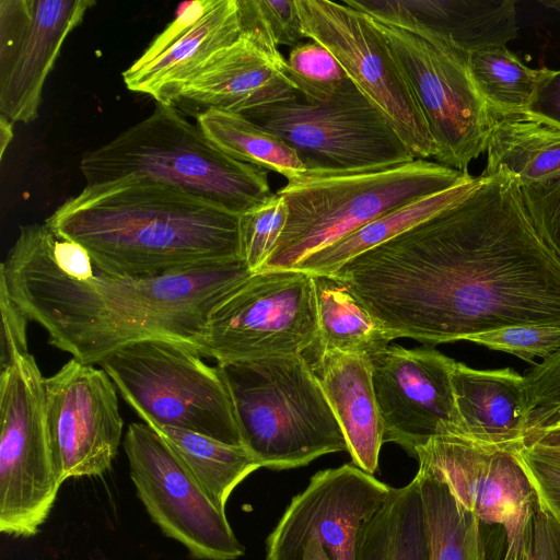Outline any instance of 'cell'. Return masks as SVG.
Here are the masks:
<instances>
[{"mask_svg":"<svg viewBox=\"0 0 560 560\" xmlns=\"http://www.w3.org/2000/svg\"><path fill=\"white\" fill-rule=\"evenodd\" d=\"M329 273L390 340L438 345L511 326L560 327V259L506 170Z\"/></svg>","mask_w":560,"mask_h":560,"instance_id":"cell-1","label":"cell"},{"mask_svg":"<svg viewBox=\"0 0 560 560\" xmlns=\"http://www.w3.org/2000/svg\"><path fill=\"white\" fill-rule=\"evenodd\" d=\"M255 275L241 258L151 278L100 269L86 250L46 223L20 226L0 268V292L54 347L89 364L143 339H167L201 355L217 305Z\"/></svg>","mask_w":560,"mask_h":560,"instance_id":"cell-2","label":"cell"},{"mask_svg":"<svg viewBox=\"0 0 560 560\" xmlns=\"http://www.w3.org/2000/svg\"><path fill=\"white\" fill-rule=\"evenodd\" d=\"M45 223L119 277L151 278L241 258L238 214L144 177L86 185Z\"/></svg>","mask_w":560,"mask_h":560,"instance_id":"cell-3","label":"cell"},{"mask_svg":"<svg viewBox=\"0 0 560 560\" xmlns=\"http://www.w3.org/2000/svg\"><path fill=\"white\" fill-rule=\"evenodd\" d=\"M79 168L89 186L144 177L238 215L271 195L266 170L228 156L177 107L159 103L147 118L86 151Z\"/></svg>","mask_w":560,"mask_h":560,"instance_id":"cell-4","label":"cell"},{"mask_svg":"<svg viewBox=\"0 0 560 560\" xmlns=\"http://www.w3.org/2000/svg\"><path fill=\"white\" fill-rule=\"evenodd\" d=\"M217 366L232 398L242 444L260 467L291 469L347 451L341 428L303 355Z\"/></svg>","mask_w":560,"mask_h":560,"instance_id":"cell-5","label":"cell"},{"mask_svg":"<svg viewBox=\"0 0 560 560\" xmlns=\"http://www.w3.org/2000/svg\"><path fill=\"white\" fill-rule=\"evenodd\" d=\"M470 177L469 173L416 159L377 172L306 175L288 182L277 191L287 202L288 220L259 272L292 269L371 221Z\"/></svg>","mask_w":560,"mask_h":560,"instance_id":"cell-6","label":"cell"},{"mask_svg":"<svg viewBox=\"0 0 560 560\" xmlns=\"http://www.w3.org/2000/svg\"><path fill=\"white\" fill-rule=\"evenodd\" d=\"M201 358L180 342L143 339L115 350L98 365L151 428L183 429L243 445L225 381L218 366Z\"/></svg>","mask_w":560,"mask_h":560,"instance_id":"cell-7","label":"cell"},{"mask_svg":"<svg viewBox=\"0 0 560 560\" xmlns=\"http://www.w3.org/2000/svg\"><path fill=\"white\" fill-rule=\"evenodd\" d=\"M245 117L292 147L307 175L371 173L416 160L385 115L350 79L326 101L298 92Z\"/></svg>","mask_w":560,"mask_h":560,"instance_id":"cell-8","label":"cell"},{"mask_svg":"<svg viewBox=\"0 0 560 560\" xmlns=\"http://www.w3.org/2000/svg\"><path fill=\"white\" fill-rule=\"evenodd\" d=\"M44 377L34 357L15 355L0 374V530L31 537L60 486L45 418Z\"/></svg>","mask_w":560,"mask_h":560,"instance_id":"cell-9","label":"cell"},{"mask_svg":"<svg viewBox=\"0 0 560 560\" xmlns=\"http://www.w3.org/2000/svg\"><path fill=\"white\" fill-rule=\"evenodd\" d=\"M370 16V15H369ZM404 72L436 147V163L468 173L487 150L488 107L471 79L469 55L442 38L372 18Z\"/></svg>","mask_w":560,"mask_h":560,"instance_id":"cell-10","label":"cell"},{"mask_svg":"<svg viewBox=\"0 0 560 560\" xmlns=\"http://www.w3.org/2000/svg\"><path fill=\"white\" fill-rule=\"evenodd\" d=\"M317 338L313 276L298 269L264 271L211 312L201 357L222 364L302 355Z\"/></svg>","mask_w":560,"mask_h":560,"instance_id":"cell-11","label":"cell"},{"mask_svg":"<svg viewBox=\"0 0 560 560\" xmlns=\"http://www.w3.org/2000/svg\"><path fill=\"white\" fill-rule=\"evenodd\" d=\"M296 7L304 37L334 55L415 159H434L436 147L412 90L372 18L342 1L296 0Z\"/></svg>","mask_w":560,"mask_h":560,"instance_id":"cell-12","label":"cell"},{"mask_svg":"<svg viewBox=\"0 0 560 560\" xmlns=\"http://www.w3.org/2000/svg\"><path fill=\"white\" fill-rule=\"evenodd\" d=\"M122 446L136 492L162 533L196 560H236L245 553L220 510L171 448L147 423H131Z\"/></svg>","mask_w":560,"mask_h":560,"instance_id":"cell-13","label":"cell"},{"mask_svg":"<svg viewBox=\"0 0 560 560\" xmlns=\"http://www.w3.org/2000/svg\"><path fill=\"white\" fill-rule=\"evenodd\" d=\"M43 385L47 434L61 481L104 475L117 455L124 427L109 375L72 358L44 377Z\"/></svg>","mask_w":560,"mask_h":560,"instance_id":"cell-14","label":"cell"},{"mask_svg":"<svg viewBox=\"0 0 560 560\" xmlns=\"http://www.w3.org/2000/svg\"><path fill=\"white\" fill-rule=\"evenodd\" d=\"M390 486L352 464L319 470L294 495L266 540V560H304L318 544L329 560H353L361 526Z\"/></svg>","mask_w":560,"mask_h":560,"instance_id":"cell-15","label":"cell"},{"mask_svg":"<svg viewBox=\"0 0 560 560\" xmlns=\"http://www.w3.org/2000/svg\"><path fill=\"white\" fill-rule=\"evenodd\" d=\"M412 456L419 466L444 481L456 500L481 523L500 525L506 546L532 527L535 498L516 452L444 434L417 446Z\"/></svg>","mask_w":560,"mask_h":560,"instance_id":"cell-16","label":"cell"},{"mask_svg":"<svg viewBox=\"0 0 560 560\" xmlns=\"http://www.w3.org/2000/svg\"><path fill=\"white\" fill-rule=\"evenodd\" d=\"M455 360L433 348L387 347L371 358L384 442L413 455L431 438L459 435L452 385Z\"/></svg>","mask_w":560,"mask_h":560,"instance_id":"cell-17","label":"cell"},{"mask_svg":"<svg viewBox=\"0 0 560 560\" xmlns=\"http://www.w3.org/2000/svg\"><path fill=\"white\" fill-rule=\"evenodd\" d=\"M93 0H0V115L30 124L62 45Z\"/></svg>","mask_w":560,"mask_h":560,"instance_id":"cell-18","label":"cell"},{"mask_svg":"<svg viewBox=\"0 0 560 560\" xmlns=\"http://www.w3.org/2000/svg\"><path fill=\"white\" fill-rule=\"evenodd\" d=\"M285 61L242 34L182 88L173 105L195 117L208 109L245 116L289 101L298 91L287 74Z\"/></svg>","mask_w":560,"mask_h":560,"instance_id":"cell-19","label":"cell"},{"mask_svg":"<svg viewBox=\"0 0 560 560\" xmlns=\"http://www.w3.org/2000/svg\"><path fill=\"white\" fill-rule=\"evenodd\" d=\"M371 18L434 34L468 55L516 38L513 0H343Z\"/></svg>","mask_w":560,"mask_h":560,"instance_id":"cell-20","label":"cell"},{"mask_svg":"<svg viewBox=\"0 0 560 560\" xmlns=\"http://www.w3.org/2000/svg\"><path fill=\"white\" fill-rule=\"evenodd\" d=\"M452 385L459 436L508 452L524 447L533 412L523 375L511 368L477 370L455 362Z\"/></svg>","mask_w":560,"mask_h":560,"instance_id":"cell-21","label":"cell"},{"mask_svg":"<svg viewBox=\"0 0 560 560\" xmlns=\"http://www.w3.org/2000/svg\"><path fill=\"white\" fill-rule=\"evenodd\" d=\"M302 355L341 428L352 463L373 475L378 467L384 429L371 359L339 351L307 350Z\"/></svg>","mask_w":560,"mask_h":560,"instance_id":"cell-22","label":"cell"},{"mask_svg":"<svg viewBox=\"0 0 560 560\" xmlns=\"http://www.w3.org/2000/svg\"><path fill=\"white\" fill-rule=\"evenodd\" d=\"M242 34L237 0H218L154 60L136 70L127 68L124 82L132 92L150 95L159 104L173 105L182 88Z\"/></svg>","mask_w":560,"mask_h":560,"instance_id":"cell-23","label":"cell"},{"mask_svg":"<svg viewBox=\"0 0 560 560\" xmlns=\"http://www.w3.org/2000/svg\"><path fill=\"white\" fill-rule=\"evenodd\" d=\"M488 107V106H487ZM487 165L480 176L503 168L520 186L560 177V125L529 110L499 112L488 107Z\"/></svg>","mask_w":560,"mask_h":560,"instance_id":"cell-24","label":"cell"},{"mask_svg":"<svg viewBox=\"0 0 560 560\" xmlns=\"http://www.w3.org/2000/svg\"><path fill=\"white\" fill-rule=\"evenodd\" d=\"M353 560H428L420 486L394 488L361 526Z\"/></svg>","mask_w":560,"mask_h":560,"instance_id":"cell-25","label":"cell"},{"mask_svg":"<svg viewBox=\"0 0 560 560\" xmlns=\"http://www.w3.org/2000/svg\"><path fill=\"white\" fill-rule=\"evenodd\" d=\"M318 338L308 350L339 351L370 359L388 347L389 336L349 288L330 275H312Z\"/></svg>","mask_w":560,"mask_h":560,"instance_id":"cell-26","label":"cell"},{"mask_svg":"<svg viewBox=\"0 0 560 560\" xmlns=\"http://www.w3.org/2000/svg\"><path fill=\"white\" fill-rule=\"evenodd\" d=\"M480 176H471L448 189L390 211L329 246L311 254L292 269L310 275H329L357 255L382 244L460 200L480 183Z\"/></svg>","mask_w":560,"mask_h":560,"instance_id":"cell-27","label":"cell"},{"mask_svg":"<svg viewBox=\"0 0 560 560\" xmlns=\"http://www.w3.org/2000/svg\"><path fill=\"white\" fill-rule=\"evenodd\" d=\"M428 560H485L480 520L464 508L444 481L419 466Z\"/></svg>","mask_w":560,"mask_h":560,"instance_id":"cell-28","label":"cell"},{"mask_svg":"<svg viewBox=\"0 0 560 560\" xmlns=\"http://www.w3.org/2000/svg\"><path fill=\"white\" fill-rule=\"evenodd\" d=\"M195 118L206 137L228 156L273 171L288 182L300 180L307 175L305 165L292 147L245 116L208 109Z\"/></svg>","mask_w":560,"mask_h":560,"instance_id":"cell-29","label":"cell"},{"mask_svg":"<svg viewBox=\"0 0 560 560\" xmlns=\"http://www.w3.org/2000/svg\"><path fill=\"white\" fill-rule=\"evenodd\" d=\"M222 511L234 489L260 465L243 445L175 428H153Z\"/></svg>","mask_w":560,"mask_h":560,"instance_id":"cell-30","label":"cell"},{"mask_svg":"<svg viewBox=\"0 0 560 560\" xmlns=\"http://www.w3.org/2000/svg\"><path fill=\"white\" fill-rule=\"evenodd\" d=\"M468 68L488 107L499 112L528 110L537 91L540 69L524 65L506 46L470 54Z\"/></svg>","mask_w":560,"mask_h":560,"instance_id":"cell-31","label":"cell"},{"mask_svg":"<svg viewBox=\"0 0 560 560\" xmlns=\"http://www.w3.org/2000/svg\"><path fill=\"white\" fill-rule=\"evenodd\" d=\"M242 32L277 59L280 45L296 46L304 37L296 0H237Z\"/></svg>","mask_w":560,"mask_h":560,"instance_id":"cell-32","label":"cell"},{"mask_svg":"<svg viewBox=\"0 0 560 560\" xmlns=\"http://www.w3.org/2000/svg\"><path fill=\"white\" fill-rule=\"evenodd\" d=\"M288 220L284 198L276 192L238 215L240 255L257 273L272 254Z\"/></svg>","mask_w":560,"mask_h":560,"instance_id":"cell-33","label":"cell"},{"mask_svg":"<svg viewBox=\"0 0 560 560\" xmlns=\"http://www.w3.org/2000/svg\"><path fill=\"white\" fill-rule=\"evenodd\" d=\"M285 60L289 79L310 100H328L349 79L334 55L313 40L294 46Z\"/></svg>","mask_w":560,"mask_h":560,"instance_id":"cell-34","label":"cell"},{"mask_svg":"<svg viewBox=\"0 0 560 560\" xmlns=\"http://www.w3.org/2000/svg\"><path fill=\"white\" fill-rule=\"evenodd\" d=\"M470 342L515 355L530 364L560 349V327L511 326L475 335Z\"/></svg>","mask_w":560,"mask_h":560,"instance_id":"cell-35","label":"cell"},{"mask_svg":"<svg viewBox=\"0 0 560 560\" xmlns=\"http://www.w3.org/2000/svg\"><path fill=\"white\" fill-rule=\"evenodd\" d=\"M516 457L530 483L535 506L560 534V454L522 447Z\"/></svg>","mask_w":560,"mask_h":560,"instance_id":"cell-36","label":"cell"},{"mask_svg":"<svg viewBox=\"0 0 560 560\" xmlns=\"http://www.w3.org/2000/svg\"><path fill=\"white\" fill-rule=\"evenodd\" d=\"M524 381L533 412L532 429L560 418V349L527 370Z\"/></svg>","mask_w":560,"mask_h":560,"instance_id":"cell-37","label":"cell"},{"mask_svg":"<svg viewBox=\"0 0 560 560\" xmlns=\"http://www.w3.org/2000/svg\"><path fill=\"white\" fill-rule=\"evenodd\" d=\"M521 195L536 232L560 259V177L522 186Z\"/></svg>","mask_w":560,"mask_h":560,"instance_id":"cell-38","label":"cell"},{"mask_svg":"<svg viewBox=\"0 0 560 560\" xmlns=\"http://www.w3.org/2000/svg\"><path fill=\"white\" fill-rule=\"evenodd\" d=\"M217 2L218 0H195L180 3L176 10L175 19L150 43L142 55L128 68L136 70L154 60L203 18Z\"/></svg>","mask_w":560,"mask_h":560,"instance_id":"cell-39","label":"cell"},{"mask_svg":"<svg viewBox=\"0 0 560 560\" xmlns=\"http://www.w3.org/2000/svg\"><path fill=\"white\" fill-rule=\"evenodd\" d=\"M1 308V366L8 364L15 355L28 352L26 325L28 319L14 303L0 292Z\"/></svg>","mask_w":560,"mask_h":560,"instance_id":"cell-40","label":"cell"},{"mask_svg":"<svg viewBox=\"0 0 560 560\" xmlns=\"http://www.w3.org/2000/svg\"><path fill=\"white\" fill-rule=\"evenodd\" d=\"M528 110L560 125V70L540 68L537 91Z\"/></svg>","mask_w":560,"mask_h":560,"instance_id":"cell-41","label":"cell"},{"mask_svg":"<svg viewBox=\"0 0 560 560\" xmlns=\"http://www.w3.org/2000/svg\"><path fill=\"white\" fill-rule=\"evenodd\" d=\"M533 560H560L559 533L549 517L535 506Z\"/></svg>","mask_w":560,"mask_h":560,"instance_id":"cell-42","label":"cell"},{"mask_svg":"<svg viewBox=\"0 0 560 560\" xmlns=\"http://www.w3.org/2000/svg\"><path fill=\"white\" fill-rule=\"evenodd\" d=\"M525 446L555 454H560V418L539 428L532 429Z\"/></svg>","mask_w":560,"mask_h":560,"instance_id":"cell-43","label":"cell"},{"mask_svg":"<svg viewBox=\"0 0 560 560\" xmlns=\"http://www.w3.org/2000/svg\"><path fill=\"white\" fill-rule=\"evenodd\" d=\"M502 560H533V525L520 540L506 546Z\"/></svg>","mask_w":560,"mask_h":560,"instance_id":"cell-44","label":"cell"},{"mask_svg":"<svg viewBox=\"0 0 560 560\" xmlns=\"http://www.w3.org/2000/svg\"><path fill=\"white\" fill-rule=\"evenodd\" d=\"M13 139V122L3 115H0V159L2 160L4 153Z\"/></svg>","mask_w":560,"mask_h":560,"instance_id":"cell-45","label":"cell"},{"mask_svg":"<svg viewBox=\"0 0 560 560\" xmlns=\"http://www.w3.org/2000/svg\"><path fill=\"white\" fill-rule=\"evenodd\" d=\"M304 560H329V558L322 546L311 544L305 550Z\"/></svg>","mask_w":560,"mask_h":560,"instance_id":"cell-46","label":"cell"},{"mask_svg":"<svg viewBox=\"0 0 560 560\" xmlns=\"http://www.w3.org/2000/svg\"><path fill=\"white\" fill-rule=\"evenodd\" d=\"M539 3L560 12V0H540Z\"/></svg>","mask_w":560,"mask_h":560,"instance_id":"cell-47","label":"cell"}]
</instances>
